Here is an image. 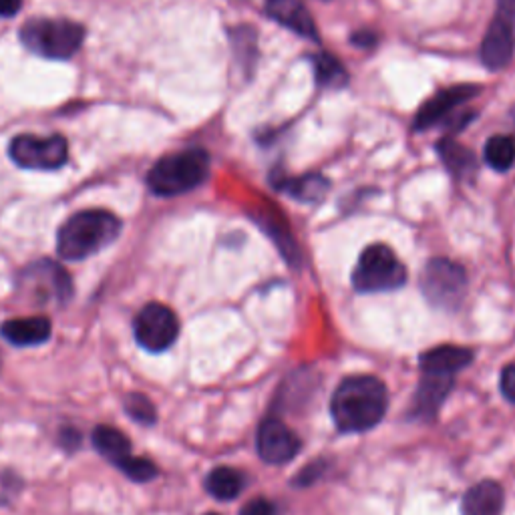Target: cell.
I'll return each mask as SVG.
<instances>
[{
  "mask_svg": "<svg viewBox=\"0 0 515 515\" xmlns=\"http://www.w3.org/2000/svg\"><path fill=\"white\" fill-rule=\"evenodd\" d=\"M389 407V393L381 379L355 375L340 381L336 387L330 413L342 433H365L377 427Z\"/></svg>",
  "mask_w": 515,
  "mask_h": 515,
  "instance_id": "6da1fadb",
  "label": "cell"
},
{
  "mask_svg": "<svg viewBox=\"0 0 515 515\" xmlns=\"http://www.w3.org/2000/svg\"><path fill=\"white\" fill-rule=\"evenodd\" d=\"M121 234V220L107 210H85L71 216L57 234V252L63 260H85L109 244Z\"/></svg>",
  "mask_w": 515,
  "mask_h": 515,
  "instance_id": "7a4b0ae2",
  "label": "cell"
},
{
  "mask_svg": "<svg viewBox=\"0 0 515 515\" xmlns=\"http://www.w3.org/2000/svg\"><path fill=\"white\" fill-rule=\"evenodd\" d=\"M210 176V155L204 149H186L161 157L147 174L155 196L174 198L200 188Z\"/></svg>",
  "mask_w": 515,
  "mask_h": 515,
  "instance_id": "3957f363",
  "label": "cell"
},
{
  "mask_svg": "<svg viewBox=\"0 0 515 515\" xmlns=\"http://www.w3.org/2000/svg\"><path fill=\"white\" fill-rule=\"evenodd\" d=\"M85 29L67 19H33L21 29V43L37 57L67 61L81 47Z\"/></svg>",
  "mask_w": 515,
  "mask_h": 515,
  "instance_id": "277c9868",
  "label": "cell"
},
{
  "mask_svg": "<svg viewBox=\"0 0 515 515\" xmlns=\"http://www.w3.org/2000/svg\"><path fill=\"white\" fill-rule=\"evenodd\" d=\"M407 282V270L397 254L385 244L369 246L353 272V286L359 292H391Z\"/></svg>",
  "mask_w": 515,
  "mask_h": 515,
  "instance_id": "5b68a950",
  "label": "cell"
},
{
  "mask_svg": "<svg viewBox=\"0 0 515 515\" xmlns=\"http://www.w3.org/2000/svg\"><path fill=\"white\" fill-rule=\"evenodd\" d=\"M467 272L461 264L447 258H433L423 266V296L441 310H457L467 294Z\"/></svg>",
  "mask_w": 515,
  "mask_h": 515,
  "instance_id": "8992f818",
  "label": "cell"
},
{
  "mask_svg": "<svg viewBox=\"0 0 515 515\" xmlns=\"http://www.w3.org/2000/svg\"><path fill=\"white\" fill-rule=\"evenodd\" d=\"M133 334L139 347L147 353H163L178 340L180 320L169 306L151 302L135 316Z\"/></svg>",
  "mask_w": 515,
  "mask_h": 515,
  "instance_id": "52a82bcc",
  "label": "cell"
},
{
  "mask_svg": "<svg viewBox=\"0 0 515 515\" xmlns=\"http://www.w3.org/2000/svg\"><path fill=\"white\" fill-rule=\"evenodd\" d=\"M19 286L39 304H67L73 296V280L69 272L53 260H37L29 264L19 278Z\"/></svg>",
  "mask_w": 515,
  "mask_h": 515,
  "instance_id": "ba28073f",
  "label": "cell"
},
{
  "mask_svg": "<svg viewBox=\"0 0 515 515\" xmlns=\"http://www.w3.org/2000/svg\"><path fill=\"white\" fill-rule=\"evenodd\" d=\"M9 153H11V159L23 169L53 171L67 163L69 145L63 135H51V137L19 135L11 141Z\"/></svg>",
  "mask_w": 515,
  "mask_h": 515,
  "instance_id": "9c48e42d",
  "label": "cell"
},
{
  "mask_svg": "<svg viewBox=\"0 0 515 515\" xmlns=\"http://www.w3.org/2000/svg\"><path fill=\"white\" fill-rule=\"evenodd\" d=\"M258 453L270 465H284L300 451V439L280 419L268 417L258 429Z\"/></svg>",
  "mask_w": 515,
  "mask_h": 515,
  "instance_id": "30bf717a",
  "label": "cell"
},
{
  "mask_svg": "<svg viewBox=\"0 0 515 515\" xmlns=\"http://www.w3.org/2000/svg\"><path fill=\"white\" fill-rule=\"evenodd\" d=\"M477 93H479V87H475V85H459V87H451V89L439 91L437 95L427 99L423 103V107L419 109V113L415 117V129L421 131V129H429V127L437 125L457 105H463L465 101H469Z\"/></svg>",
  "mask_w": 515,
  "mask_h": 515,
  "instance_id": "8fae6325",
  "label": "cell"
},
{
  "mask_svg": "<svg viewBox=\"0 0 515 515\" xmlns=\"http://www.w3.org/2000/svg\"><path fill=\"white\" fill-rule=\"evenodd\" d=\"M266 13L272 21L290 29L292 33L310 41H318L316 23L300 0H266Z\"/></svg>",
  "mask_w": 515,
  "mask_h": 515,
  "instance_id": "7c38bea8",
  "label": "cell"
},
{
  "mask_svg": "<svg viewBox=\"0 0 515 515\" xmlns=\"http://www.w3.org/2000/svg\"><path fill=\"white\" fill-rule=\"evenodd\" d=\"M515 49V35L513 31L499 19L495 17L491 25L487 27V33L481 43V61L487 69L499 71L509 65Z\"/></svg>",
  "mask_w": 515,
  "mask_h": 515,
  "instance_id": "4fadbf2b",
  "label": "cell"
},
{
  "mask_svg": "<svg viewBox=\"0 0 515 515\" xmlns=\"http://www.w3.org/2000/svg\"><path fill=\"white\" fill-rule=\"evenodd\" d=\"M453 383H455V377L421 373L419 389H417V395H415L413 415L421 417V419H435L441 405L445 403L447 395L451 393Z\"/></svg>",
  "mask_w": 515,
  "mask_h": 515,
  "instance_id": "5bb4252c",
  "label": "cell"
},
{
  "mask_svg": "<svg viewBox=\"0 0 515 515\" xmlns=\"http://www.w3.org/2000/svg\"><path fill=\"white\" fill-rule=\"evenodd\" d=\"M51 320L45 316L13 318L0 328V334L15 347H39L51 338Z\"/></svg>",
  "mask_w": 515,
  "mask_h": 515,
  "instance_id": "9a60e30c",
  "label": "cell"
},
{
  "mask_svg": "<svg viewBox=\"0 0 515 515\" xmlns=\"http://www.w3.org/2000/svg\"><path fill=\"white\" fill-rule=\"evenodd\" d=\"M471 363H473V351L465 349V347H455V345L435 347V349L423 353L419 359L421 373L445 375V377H455L459 371H463Z\"/></svg>",
  "mask_w": 515,
  "mask_h": 515,
  "instance_id": "2e32d148",
  "label": "cell"
},
{
  "mask_svg": "<svg viewBox=\"0 0 515 515\" xmlns=\"http://www.w3.org/2000/svg\"><path fill=\"white\" fill-rule=\"evenodd\" d=\"M503 507H505L503 487L491 479L475 483L461 499L463 515H501Z\"/></svg>",
  "mask_w": 515,
  "mask_h": 515,
  "instance_id": "e0dca14e",
  "label": "cell"
},
{
  "mask_svg": "<svg viewBox=\"0 0 515 515\" xmlns=\"http://www.w3.org/2000/svg\"><path fill=\"white\" fill-rule=\"evenodd\" d=\"M276 188L302 204H316L326 196L330 184L320 174H306L300 178H282L276 182Z\"/></svg>",
  "mask_w": 515,
  "mask_h": 515,
  "instance_id": "ac0fdd59",
  "label": "cell"
},
{
  "mask_svg": "<svg viewBox=\"0 0 515 515\" xmlns=\"http://www.w3.org/2000/svg\"><path fill=\"white\" fill-rule=\"evenodd\" d=\"M93 445L97 453H101L107 461L119 465L127 457H131V441L115 427L99 425L93 431Z\"/></svg>",
  "mask_w": 515,
  "mask_h": 515,
  "instance_id": "d6986e66",
  "label": "cell"
},
{
  "mask_svg": "<svg viewBox=\"0 0 515 515\" xmlns=\"http://www.w3.org/2000/svg\"><path fill=\"white\" fill-rule=\"evenodd\" d=\"M246 487V475L234 467H216L206 477V489L220 501L236 499Z\"/></svg>",
  "mask_w": 515,
  "mask_h": 515,
  "instance_id": "ffe728a7",
  "label": "cell"
},
{
  "mask_svg": "<svg viewBox=\"0 0 515 515\" xmlns=\"http://www.w3.org/2000/svg\"><path fill=\"white\" fill-rule=\"evenodd\" d=\"M437 151H439L441 161L449 167V171H453V174L459 176V178L469 176V174H473V171L477 169V163H475L473 153H471L467 147H463L461 143H457V141L443 139V141L437 145Z\"/></svg>",
  "mask_w": 515,
  "mask_h": 515,
  "instance_id": "44dd1931",
  "label": "cell"
},
{
  "mask_svg": "<svg viewBox=\"0 0 515 515\" xmlns=\"http://www.w3.org/2000/svg\"><path fill=\"white\" fill-rule=\"evenodd\" d=\"M312 67L316 75V83L328 89H340L349 83V75L340 61L328 53H318L312 57Z\"/></svg>",
  "mask_w": 515,
  "mask_h": 515,
  "instance_id": "7402d4cb",
  "label": "cell"
},
{
  "mask_svg": "<svg viewBox=\"0 0 515 515\" xmlns=\"http://www.w3.org/2000/svg\"><path fill=\"white\" fill-rule=\"evenodd\" d=\"M485 161L495 171H507L515 163V139L509 135H493L483 149Z\"/></svg>",
  "mask_w": 515,
  "mask_h": 515,
  "instance_id": "603a6c76",
  "label": "cell"
},
{
  "mask_svg": "<svg viewBox=\"0 0 515 515\" xmlns=\"http://www.w3.org/2000/svg\"><path fill=\"white\" fill-rule=\"evenodd\" d=\"M125 411L139 425H153L157 421V411L153 403L141 393H131L125 399Z\"/></svg>",
  "mask_w": 515,
  "mask_h": 515,
  "instance_id": "cb8c5ba5",
  "label": "cell"
},
{
  "mask_svg": "<svg viewBox=\"0 0 515 515\" xmlns=\"http://www.w3.org/2000/svg\"><path fill=\"white\" fill-rule=\"evenodd\" d=\"M117 467H119L129 479H133V481H137V483H147V481H151V479H155V477L159 475L155 463L149 461V459H145V457H133V455H131V457H127L125 461H121Z\"/></svg>",
  "mask_w": 515,
  "mask_h": 515,
  "instance_id": "d4e9b609",
  "label": "cell"
},
{
  "mask_svg": "<svg viewBox=\"0 0 515 515\" xmlns=\"http://www.w3.org/2000/svg\"><path fill=\"white\" fill-rule=\"evenodd\" d=\"M326 471V461H312V463H308L294 479H292V485L294 487H308V485H314L320 477H322V473Z\"/></svg>",
  "mask_w": 515,
  "mask_h": 515,
  "instance_id": "484cf974",
  "label": "cell"
},
{
  "mask_svg": "<svg viewBox=\"0 0 515 515\" xmlns=\"http://www.w3.org/2000/svg\"><path fill=\"white\" fill-rule=\"evenodd\" d=\"M278 513H280L278 505L266 497H256L240 509V515H278Z\"/></svg>",
  "mask_w": 515,
  "mask_h": 515,
  "instance_id": "4316f807",
  "label": "cell"
},
{
  "mask_svg": "<svg viewBox=\"0 0 515 515\" xmlns=\"http://www.w3.org/2000/svg\"><path fill=\"white\" fill-rule=\"evenodd\" d=\"M501 393L503 397L515 405V363L507 365L503 371H501Z\"/></svg>",
  "mask_w": 515,
  "mask_h": 515,
  "instance_id": "83f0119b",
  "label": "cell"
},
{
  "mask_svg": "<svg viewBox=\"0 0 515 515\" xmlns=\"http://www.w3.org/2000/svg\"><path fill=\"white\" fill-rule=\"evenodd\" d=\"M495 17H499L515 35V0H499Z\"/></svg>",
  "mask_w": 515,
  "mask_h": 515,
  "instance_id": "f1b7e54d",
  "label": "cell"
},
{
  "mask_svg": "<svg viewBox=\"0 0 515 515\" xmlns=\"http://www.w3.org/2000/svg\"><path fill=\"white\" fill-rule=\"evenodd\" d=\"M59 443L65 451H75L79 445H81V433L75 429V427H65L61 429V435H59Z\"/></svg>",
  "mask_w": 515,
  "mask_h": 515,
  "instance_id": "f546056e",
  "label": "cell"
},
{
  "mask_svg": "<svg viewBox=\"0 0 515 515\" xmlns=\"http://www.w3.org/2000/svg\"><path fill=\"white\" fill-rule=\"evenodd\" d=\"M21 7H23V0H0V17L11 19L19 15Z\"/></svg>",
  "mask_w": 515,
  "mask_h": 515,
  "instance_id": "4dcf8cb0",
  "label": "cell"
},
{
  "mask_svg": "<svg viewBox=\"0 0 515 515\" xmlns=\"http://www.w3.org/2000/svg\"><path fill=\"white\" fill-rule=\"evenodd\" d=\"M351 41H353V45L367 49V47H373V45L377 43V37H375L373 33H367V31L363 33V31H361V33L353 35V39H351Z\"/></svg>",
  "mask_w": 515,
  "mask_h": 515,
  "instance_id": "1f68e13d",
  "label": "cell"
},
{
  "mask_svg": "<svg viewBox=\"0 0 515 515\" xmlns=\"http://www.w3.org/2000/svg\"><path fill=\"white\" fill-rule=\"evenodd\" d=\"M208 515H218V513H208Z\"/></svg>",
  "mask_w": 515,
  "mask_h": 515,
  "instance_id": "d6a6232c",
  "label": "cell"
}]
</instances>
